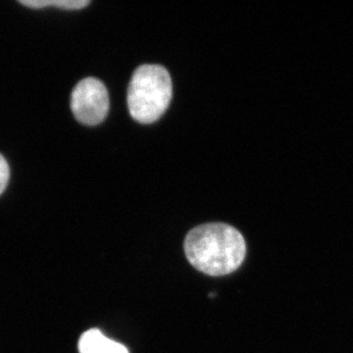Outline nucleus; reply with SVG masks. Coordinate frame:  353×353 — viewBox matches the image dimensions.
Wrapping results in <instances>:
<instances>
[{
    "mask_svg": "<svg viewBox=\"0 0 353 353\" xmlns=\"http://www.w3.org/2000/svg\"><path fill=\"white\" fill-rule=\"evenodd\" d=\"M183 246L190 263L206 275L233 273L245 259L243 234L224 223H209L194 228L185 236Z\"/></svg>",
    "mask_w": 353,
    "mask_h": 353,
    "instance_id": "obj_1",
    "label": "nucleus"
},
{
    "mask_svg": "<svg viewBox=\"0 0 353 353\" xmlns=\"http://www.w3.org/2000/svg\"><path fill=\"white\" fill-rule=\"evenodd\" d=\"M172 99V81L160 65H143L132 74L128 88V106L132 117L141 124L159 119Z\"/></svg>",
    "mask_w": 353,
    "mask_h": 353,
    "instance_id": "obj_2",
    "label": "nucleus"
},
{
    "mask_svg": "<svg viewBox=\"0 0 353 353\" xmlns=\"http://www.w3.org/2000/svg\"><path fill=\"white\" fill-rule=\"evenodd\" d=\"M21 4L32 9L46 8L57 6L66 10H78L90 4L88 0H21Z\"/></svg>",
    "mask_w": 353,
    "mask_h": 353,
    "instance_id": "obj_5",
    "label": "nucleus"
},
{
    "mask_svg": "<svg viewBox=\"0 0 353 353\" xmlns=\"http://www.w3.org/2000/svg\"><path fill=\"white\" fill-rule=\"evenodd\" d=\"M10 179V168L3 155L0 154V194L6 190Z\"/></svg>",
    "mask_w": 353,
    "mask_h": 353,
    "instance_id": "obj_6",
    "label": "nucleus"
},
{
    "mask_svg": "<svg viewBox=\"0 0 353 353\" xmlns=\"http://www.w3.org/2000/svg\"><path fill=\"white\" fill-rule=\"evenodd\" d=\"M71 109L79 122L88 126L101 124L109 110L105 85L97 78L81 81L72 92Z\"/></svg>",
    "mask_w": 353,
    "mask_h": 353,
    "instance_id": "obj_3",
    "label": "nucleus"
},
{
    "mask_svg": "<svg viewBox=\"0 0 353 353\" xmlns=\"http://www.w3.org/2000/svg\"><path fill=\"white\" fill-rule=\"evenodd\" d=\"M80 353H129L122 343L110 340L99 330L90 329L79 341Z\"/></svg>",
    "mask_w": 353,
    "mask_h": 353,
    "instance_id": "obj_4",
    "label": "nucleus"
}]
</instances>
